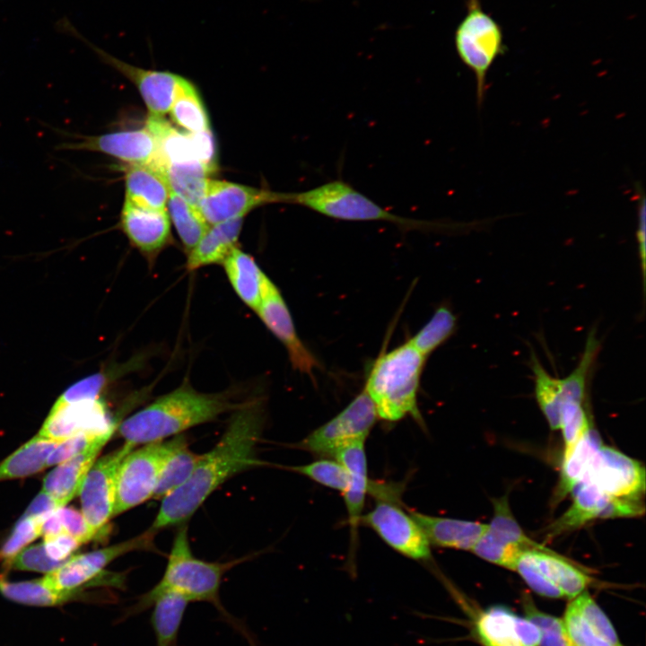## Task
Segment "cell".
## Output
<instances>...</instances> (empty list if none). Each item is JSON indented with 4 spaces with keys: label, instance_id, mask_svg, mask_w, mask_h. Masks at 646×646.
<instances>
[{
    "label": "cell",
    "instance_id": "ffe728a7",
    "mask_svg": "<svg viewBox=\"0 0 646 646\" xmlns=\"http://www.w3.org/2000/svg\"><path fill=\"white\" fill-rule=\"evenodd\" d=\"M574 490L575 494L570 508L548 527V537L581 528L595 519L620 517L619 500L607 495L595 484L581 482Z\"/></svg>",
    "mask_w": 646,
    "mask_h": 646
},
{
    "label": "cell",
    "instance_id": "74e56055",
    "mask_svg": "<svg viewBox=\"0 0 646 646\" xmlns=\"http://www.w3.org/2000/svg\"><path fill=\"white\" fill-rule=\"evenodd\" d=\"M167 212L185 249L190 251L210 226L197 207L170 191Z\"/></svg>",
    "mask_w": 646,
    "mask_h": 646
},
{
    "label": "cell",
    "instance_id": "5bb4252c",
    "mask_svg": "<svg viewBox=\"0 0 646 646\" xmlns=\"http://www.w3.org/2000/svg\"><path fill=\"white\" fill-rule=\"evenodd\" d=\"M117 428V421L100 397L72 401L57 398L38 435L61 441L82 432L101 434Z\"/></svg>",
    "mask_w": 646,
    "mask_h": 646
},
{
    "label": "cell",
    "instance_id": "83f0119b",
    "mask_svg": "<svg viewBox=\"0 0 646 646\" xmlns=\"http://www.w3.org/2000/svg\"><path fill=\"white\" fill-rule=\"evenodd\" d=\"M0 593L3 597L17 604L31 607H58L76 600L90 601L96 596L83 592H58L48 588L40 579L22 581H11L4 574H0Z\"/></svg>",
    "mask_w": 646,
    "mask_h": 646
},
{
    "label": "cell",
    "instance_id": "7402d4cb",
    "mask_svg": "<svg viewBox=\"0 0 646 646\" xmlns=\"http://www.w3.org/2000/svg\"><path fill=\"white\" fill-rule=\"evenodd\" d=\"M423 531L430 545L471 551L487 528V524L428 515L409 511Z\"/></svg>",
    "mask_w": 646,
    "mask_h": 646
},
{
    "label": "cell",
    "instance_id": "d4e9b609",
    "mask_svg": "<svg viewBox=\"0 0 646 646\" xmlns=\"http://www.w3.org/2000/svg\"><path fill=\"white\" fill-rule=\"evenodd\" d=\"M126 200L149 209L167 210L170 189L164 175L149 165L125 169Z\"/></svg>",
    "mask_w": 646,
    "mask_h": 646
},
{
    "label": "cell",
    "instance_id": "8fae6325",
    "mask_svg": "<svg viewBox=\"0 0 646 646\" xmlns=\"http://www.w3.org/2000/svg\"><path fill=\"white\" fill-rule=\"evenodd\" d=\"M378 415L362 390L336 416L320 425L298 446L310 452L330 456L356 441H365Z\"/></svg>",
    "mask_w": 646,
    "mask_h": 646
},
{
    "label": "cell",
    "instance_id": "d6a6232c",
    "mask_svg": "<svg viewBox=\"0 0 646 646\" xmlns=\"http://www.w3.org/2000/svg\"><path fill=\"white\" fill-rule=\"evenodd\" d=\"M172 121L188 133L210 131L207 112L196 87L181 75L170 109Z\"/></svg>",
    "mask_w": 646,
    "mask_h": 646
},
{
    "label": "cell",
    "instance_id": "7bdbcfd3",
    "mask_svg": "<svg viewBox=\"0 0 646 646\" xmlns=\"http://www.w3.org/2000/svg\"><path fill=\"white\" fill-rule=\"evenodd\" d=\"M571 602L597 634L613 646L621 644L612 623L587 590L573 598Z\"/></svg>",
    "mask_w": 646,
    "mask_h": 646
},
{
    "label": "cell",
    "instance_id": "6f0895ef",
    "mask_svg": "<svg viewBox=\"0 0 646 646\" xmlns=\"http://www.w3.org/2000/svg\"><path fill=\"white\" fill-rule=\"evenodd\" d=\"M56 511L41 519L40 536H43V538L65 533Z\"/></svg>",
    "mask_w": 646,
    "mask_h": 646
},
{
    "label": "cell",
    "instance_id": "836d02e7",
    "mask_svg": "<svg viewBox=\"0 0 646 646\" xmlns=\"http://www.w3.org/2000/svg\"><path fill=\"white\" fill-rule=\"evenodd\" d=\"M213 171L201 162H190L168 165L162 173L171 192L197 207Z\"/></svg>",
    "mask_w": 646,
    "mask_h": 646
},
{
    "label": "cell",
    "instance_id": "b9f144b4",
    "mask_svg": "<svg viewBox=\"0 0 646 646\" xmlns=\"http://www.w3.org/2000/svg\"><path fill=\"white\" fill-rule=\"evenodd\" d=\"M523 606L526 617L539 629V646H572L563 619L538 610L528 597Z\"/></svg>",
    "mask_w": 646,
    "mask_h": 646
},
{
    "label": "cell",
    "instance_id": "cb8c5ba5",
    "mask_svg": "<svg viewBox=\"0 0 646 646\" xmlns=\"http://www.w3.org/2000/svg\"><path fill=\"white\" fill-rule=\"evenodd\" d=\"M101 449H92L57 464L43 480L42 490L48 493L59 508L65 506L80 487Z\"/></svg>",
    "mask_w": 646,
    "mask_h": 646
},
{
    "label": "cell",
    "instance_id": "603a6c76",
    "mask_svg": "<svg viewBox=\"0 0 646 646\" xmlns=\"http://www.w3.org/2000/svg\"><path fill=\"white\" fill-rule=\"evenodd\" d=\"M242 224L243 217H240L210 225L196 246L188 252V270L222 264L236 247Z\"/></svg>",
    "mask_w": 646,
    "mask_h": 646
},
{
    "label": "cell",
    "instance_id": "9a60e30c",
    "mask_svg": "<svg viewBox=\"0 0 646 646\" xmlns=\"http://www.w3.org/2000/svg\"><path fill=\"white\" fill-rule=\"evenodd\" d=\"M585 481L612 498L641 501L645 492V469L636 459L602 444L581 482Z\"/></svg>",
    "mask_w": 646,
    "mask_h": 646
},
{
    "label": "cell",
    "instance_id": "7dc6e473",
    "mask_svg": "<svg viewBox=\"0 0 646 646\" xmlns=\"http://www.w3.org/2000/svg\"><path fill=\"white\" fill-rule=\"evenodd\" d=\"M41 519L22 516L11 535L0 547V560L4 562V565L40 536Z\"/></svg>",
    "mask_w": 646,
    "mask_h": 646
},
{
    "label": "cell",
    "instance_id": "f35d334b",
    "mask_svg": "<svg viewBox=\"0 0 646 646\" xmlns=\"http://www.w3.org/2000/svg\"><path fill=\"white\" fill-rule=\"evenodd\" d=\"M456 326L457 319L451 310L441 306L408 342L427 358L453 335Z\"/></svg>",
    "mask_w": 646,
    "mask_h": 646
},
{
    "label": "cell",
    "instance_id": "8d00e7d4",
    "mask_svg": "<svg viewBox=\"0 0 646 646\" xmlns=\"http://www.w3.org/2000/svg\"><path fill=\"white\" fill-rule=\"evenodd\" d=\"M530 368L534 374L535 396L538 406L550 428L558 430L563 405L560 379L548 373L533 352L530 356Z\"/></svg>",
    "mask_w": 646,
    "mask_h": 646
},
{
    "label": "cell",
    "instance_id": "52a82bcc",
    "mask_svg": "<svg viewBox=\"0 0 646 646\" xmlns=\"http://www.w3.org/2000/svg\"><path fill=\"white\" fill-rule=\"evenodd\" d=\"M156 532L147 529L131 539L92 552L72 555L62 566L46 574L42 581L58 592H83L86 587L112 586L123 588L121 574L105 572L116 558L133 551L150 550Z\"/></svg>",
    "mask_w": 646,
    "mask_h": 646
},
{
    "label": "cell",
    "instance_id": "ba28073f",
    "mask_svg": "<svg viewBox=\"0 0 646 646\" xmlns=\"http://www.w3.org/2000/svg\"><path fill=\"white\" fill-rule=\"evenodd\" d=\"M454 43L458 57L475 74L476 101L481 106L487 73L505 50L502 29L484 10L481 0H467V12L455 31Z\"/></svg>",
    "mask_w": 646,
    "mask_h": 646
},
{
    "label": "cell",
    "instance_id": "4dcf8cb0",
    "mask_svg": "<svg viewBox=\"0 0 646 646\" xmlns=\"http://www.w3.org/2000/svg\"><path fill=\"white\" fill-rule=\"evenodd\" d=\"M516 614L504 606H493L474 620V634L483 646H521L515 630Z\"/></svg>",
    "mask_w": 646,
    "mask_h": 646
},
{
    "label": "cell",
    "instance_id": "2e32d148",
    "mask_svg": "<svg viewBox=\"0 0 646 646\" xmlns=\"http://www.w3.org/2000/svg\"><path fill=\"white\" fill-rule=\"evenodd\" d=\"M145 127L156 140L158 160L155 169L162 173L168 165L190 162H201L214 170L215 147L210 131L183 133L163 117L153 116H149Z\"/></svg>",
    "mask_w": 646,
    "mask_h": 646
},
{
    "label": "cell",
    "instance_id": "ee69618b",
    "mask_svg": "<svg viewBox=\"0 0 646 646\" xmlns=\"http://www.w3.org/2000/svg\"><path fill=\"white\" fill-rule=\"evenodd\" d=\"M589 422L582 403L564 401L561 409L560 429L564 441L563 459L589 429Z\"/></svg>",
    "mask_w": 646,
    "mask_h": 646
},
{
    "label": "cell",
    "instance_id": "f5cc1de1",
    "mask_svg": "<svg viewBox=\"0 0 646 646\" xmlns=\"http://www.w3.org/2000/svg\"><path fill=\"white\" fill-rule=\"evenodd\" d=\"M43 544L48 555L58 562L67 561L72 556V553L82 545L77 539L66 533L44 537Z\"/></svg>",
    "mask_w": 646,
    "mask_h": 646
},
{
    "label": "cell",
    "instance_id": "c3c4849f",
    "mask_svg": "<svg viewBox=\"0 0 646 646\" xmlns=\"http://www.w3.org/2000/svg\"><path fill=\"white\" fill-rule=\"evenodd\" d=\"M65 562H58L51 559L48 555L44 544L42 543L23 548L4 566L7 569L48 574L62 566Z\"/></svg>",
    "mask_w": 646,
    "mask_h": 646
},
{
    "label": "cell",
    "instance_id": "9f6ffc18",
    "mask_svg": "<svg viewBox=\"0 0 646 646\" xmlns=\"http://www.w3.org/2000/svg\"><path fill=\"white\" fill-rule=\"evenodd\" d=\"M638 198V227L636 232V239L638 244L639 258L641 263L642 275V285L643 291L645 286V197L643 192L640 193Z\"/></svg>",
    "mask_w": 646,
    "mask_h": 646
},
{
    "label": "cell",
    "instance_id": "3957f363",
    "mask_svg": "<svg viewBox=\"0 0 646 646\" xmlns=\"http://www.w3.org/2000/svg\"><path fill=\"white\" fill-rule=\"evenodd\" d=\"M249 557L225 563L206 562L196 558L193 555L190 548L188 526L183 523L174 536L162 579L125 611L123 618L139 615L150 608L159 596L165 592L174 591L185 596L190 602L204 601L212 604L233 627L242 633L253 644V641L243 625L239 624L238 620L223 607L219 594L224 573Z\"/></svg>",
    "mask_w": 646,
    "mask_h": 646
},
{
    "label": "cell",
    "instance_id": "60d3db41",
    "mask_svg": "<svg viewBox=\"0 0 646 646\" xmlns=\"http://www.w3.org/2000/svg\"><path fill=\"white\" fill-rule=\"evenodd\" d=\"M288 468L323 486L339 491L342 493L347 486V470L337 459H319L305 465L289 467Z\"/></svg>",
    "mask_w": 646,
    "mask_h": 646
},
{
    "label": "cell",
    "instance_id": "7c38bea8",
    "mask_svg": "<svg viewBox=\"0 0 646 646\" xmlns=\"http://www.w3.org/2000/svg\"><path fill=\"white\" fill-rule=\"evenodd\" d=\"M135 447L128 443L103 456L92 464L79 495L82 513L93 535L104 532L114 517L116 476L122 459Z\"/></svg>",
    "mask_w": 646,
    "mask_h": 646
},
{
    "label": "cell",
    "instance_id": "44dd1931",
    "mask_svg": "<svg viewBox=\"0 0 646 646\" xmlns=\"http://www.w3.org/2000/svg\"><path fill=\"white\" fill-rule=\"evenodd\" d=\"M335 457L345 466L348 473V483L343 494L354 546L357 539V529L361 523L366 494L369 493L371 482L368 478L364 441H356L342 448Z\"/></svg>",
    "mask_w": 646,
    "mask_h": 646
},
{
    "label": "cell",
    "instance_id": "ab89813d",
    "mask_svg": "<svg viewBox=\"0 0 646 646\" xmlns=\"http://www.w3.org/2000/svg\"><path fill=\"white\" fill-rule=\"evenodd\" d=\"M600 348L596 330L588 334L581 360L575 369L564 379H560L563 402L582 403L586 394L589 375Z\"/></svg>",
    "mask_w": 646,
    "mask_h": 646
},
{
    "label": "cell",
    "instance_id": "7a4b0ae2",
    "mask_svg": "<svg viewBox=\"0 0 646 646\" xmlns=\"http://www.w3.org/2000/svg\"><path fill=\"white\" fill-rule=\"evenodd\" d=\"M240 404L228 395L207 394L184 381L121 422L117 430L133 446L162 441L234 411Z\"/></svg>",
    "mask_w": 646,
    "mask_h": 646
},
{
    "label": "cell",
    "instance_id": "4316f807",
    "mask_svg": "<svg viewBox=\"0 0 646 646\" xmlns=\"http://www.w3.org/2000/svg\"><path fill=\"white\" fill-rule=\"evenodd\" d=\"M524 554L537 569L560 589L564 598L572 599L592 583L589 575L574 565L573 562L555 552L528 550L524 551Z\"/></svg>",
    "mask_w": 646,
    "mask_h": 646
},
{
    "label": "cell",
    "instance_id": "e0dca14e",
    "mask_svg": "<svg viewBox=\"0 0 646 646\" xmlns=\"http://www.w3.org/2000/svg\"><path fill=\"white\" fill-rule=\"evenodd\" d=\"M256 312L284 346L293 369L312 377L315 369L319 367L318 361L300 339L285 301L268 276Z\"/></svg>",
    "mask_w": 646,
    "mask_h": 646
},
{
    "label": "cell",
    "instance_id": "6da1fadb",
    "mask_svg": "<svg viewBox=\"0 0 646 646\" xmlns=\"http://www.w3.org/2000/svg\"><path fill=\"white\" fill-rule=\"evenodd\" d=\"M263 403L259 399L241 403L232 413L219 441L202 454L190 477L161 501L158 513L149 528L158 532L181 525L225 481L255 467L265 465L257 456V445L264 426Z\"/></svg>",
    "mask_w": 646,
    "mask_h": 646
},
{
    "label": "cell",
    "instance_id": "4fadbf2b",
    "mask_svg": "<svg viewBox=\"0 0 646 646\" xmlns=\"http://www.w3.org/2000/svg\"><path fill=\"white\" fill-rule=\"evenodd\" d=\"M291 193H279L226 180L208 179L197 209L209 225L244 217L251 210L274 203L290 204Z\"/></svg>",
    "mask_w": 646,
    "mask_h": 646
},
{
    "label": "cell",
    "instance_id": "f6af8a7d",
    "mask_svg": "<svg viewBox=\"0 0 646 646\" xmlns=\"http://www.w3.org/2000/svg\"><path fill=\"white\" fill-rule=\"evenodd\" d=\"M113 432L93 434L82 432L57 443L47 460V467L57 465L92 449H102Z\"/></svg>",
    "mask_w": 646,
    "mask_h": 646
},
{
    "label": "cell",
    "instance_id": "bcb514c9",
    "mask_svg": "<svg viewBox=\"0 0 646 646\" xmlns=\"http://www.w3.org/2000/svg\"><path fill=\"white\" fill-rule=\"evenodd\" d=\"M471 551L485 561L512 571L517 559L524 552L516 546L496 539L486 529Z\"/></svg>",
    "mask_w": 646,
    "mask_h": 646
},
{
    "label": "cell",
    "instance_id": "277c9868",
    "mask_svg": "<svg viewBox=\"0 0 646 646\" xmlns=\"http://www.w3.org/2000/svg\"><path fill=\"white\" fill-rule=\"evenodd\" d=\"M425 360L407 341L374 361L363 390L371 398L378 418L397 422L411 415L422 421L417 394Z\"/></svg>",
    "mask_w": 646,
    "mask_h": 646
},
{
    "label": "cell",
    "instance_id": "681fc988",
    "mask_svg": "<svg viewBox=\"0 0 646 646\" xmlns=\"http://www.w3.org/2000/svg\"><path fill=\"white\" fill-rule=\"evenodd\" d=\"M563 621L572 646H613L589 627L572 602Z\"/></svg>",
    "mask_w": 646,
    "mask_h": 646
},
{
    "label": "cell",
    "instance_id": "30bf717a",
    "mask_svg": "<svg viewBox=\"0 0 646 646\" xmlns=\"http://www.w3.org/2000/svg\"><path fill=\"white\" fill-rule=\"evenodd\" d=\"M54 29L86 45L104 64L133 83L141 94L150 116L163 117L169 113L180 74L170 71L142 68L114 57L89 40L67 16L57 19L54 23Z\"/></svg>",
    "mask_w": 646,
    "mask_h": 646
},
{
    "label": "cell",
    "instance_id": "484cf974",
    "mask_svg": "<svg viewBox=\"0 0 646 646\" xmlns=\"http://www.w3.org/2000/svg\"><path fill=\"white\" fill-rule=\"evenodd\" d=\"M229 282L239 298L251 310H257L267 275L253 257L237 246L222 263Z\"/></svg>",
    "mask_w": 646,
    "mask_h": 646
},
{
    "label": "cell",
    "instance_id": "8992f818",
    "mask_svg": "<svg viewBox=\"0 0 646 646\" xmlns=\"http://www.w3.org/2000/svg\"><path fill=\"white\" fill-rule=\"evenodd\" d=\"M371 484L370 493L375 497V505L362 514L361 522L402 555L412 560L429 561L431 545L409 511L402 508L400 488L377 482Z\"/></svg>",
    "mask_w": 646,
    "mask_h": 646
},
{
    "label": "cell",
    "instance_id": "680465c9",
    "mask_svg": "<svg viewBox=\"0 0 646 646\" xmlns=\"http://www.w3.org/2000/svg\"><path fill=\"white\" fill-rule=\"evenodd\" d=\"M619 646H623V645H622V644H620Z\"/></svg>",
    "mask_w": 646,
    "mask_h": 646
},
{
    "label": "cell",
    "instance_id": "f1b7e54d",
    "mask_svg": "<svg viewBox=\"0 0 646 646\" xmlns=\"http://www.w3.org/2000/svg\"><path fill=\"white\" fill-rule=\"evenodd\" d=\"M58 442L37 434L0 463V481L22 478L42 471Z\"/></svg>",
    "mask_w": 646,
    "mask_h": 646
},
{
    "label": "cell",
    "instance_id": "816d5d0a",
    "mask_svg": "<svg viewBox=\"0 0 646 646\" xmlns=\"http://www.w3.org/2000/svg\"><path fill=\"white\" fill-rule=\"evenodd\" d=\"M65 533L77 539L81 544L87 543L95 536L90 529L82 511L72 507H61L57 510Z\"/></svg>",
    "mask_w": 646,
    "mask_h": 646
},
{
    "label": "cell",
    "instance_id": "1f68e13d",
    "mask_svg": "<svg viewBox=\"0 0 646 646\" xmlns=\"http://www.w3.org/2000/svg\"><path fill=\"white\" fill-rule=\"evenodd\" d=\"M602 445L598 434L589 427L584 436L577 442L571 454L563 459L559 484L555 500L560 501L585 477L589 467L597 450Z\"/></svg>",
    "mask_w": 646,
    "mask_h": 646
},
{
    "label": "cell",
    "instance_id": "9c48e42d",
    "mask_svg": "<svg viewBox=\"0 0 646 646\" xmlns=\"http://www.w3.org/2000/svg\"><path fill=\"white\" fill-rule=\"evenodd\" d=\"M185 439L178 434L168 441L145 443L122 459L116 476L114 517L153 498L166 459Z\"/></svg>",
    "mask_w": 646,
    "mask_h": 646
},
{
    "label": "cell",
    "instance_id": "f907efd6",
    "mask_svg": "<svg viewBox=\"0 0 646 646\" xmlns=\"http://www.w3.org/2000/svg\"><path fill=\"white\" fill-rule=\"evenodd\" d=\"M513 571L517 572L537 594L550 598H564L560 589L537 569L524 552L517 559Z\"/></svg>",
    "mask_w": 646,
    "mask_h": 646
},
{
    "label": "cell",
    "instance_id": "e575fe53",
    "mask_svg": "<svg viewBox=\"0 0 646 646\" xmlns=\"http://www.w3.org/2000/svg\"><path fill=\"white\" fill-rule=\"evenodd\" d=\"M493 516L486 531L496 539L513 545L523 551L538 550L548 553L554 551L540 545L528 537L511 513L507 495L493 500Z\"/></svg>",
    "mask_w": 646,
    "mask_h": 646
},
{
    "label": "cell",
    "instance_id": "5b68a950",
    "mask_svg": "<svg viewBox=\"0 0 646 646\" xmlns=\"http://www.w3.org/2000/svg\"><path fill=\"white\" fill-rule=\"evenodd\" d=\"M290 204L304 206L336 220L387 222L404 231H432L452 226L395 214L341 179L331 180L305 191L291 193Z\"/></svg>",
    "mask_w": 646,
    "mask_h": 646
},
{
    "label": "cell",
    "instance_id": "d590c367",
    "mask_svg": "<svg viewBox=\"0 0 646 646\" xmlns=\"http://www.w3.org/2000/svg\"><path fill=\"white\" fill-rule=\"evenodd\" d=\"M200 456L189 450L187 439L183 440L166 459L160 472L153 499L162 500L182 485L190 477Z\"/></svg>",
    "mask_w": 646,
    "mask_h": 646
},
{
    "label": "cell",
    "instance_id": "ac0fdd59",
    "mask_svg": "<svg viewBox=\"0 0 646 646\" xmlns=\"http://www.w3.org/2000/svg\"><path fill=\"white\" fill-rule=\"evenodd\" d=\"M59 148L101 153L128 165H149L155 168L158 160L156 140L146 127L98 135H77L72 141L62 143Z\"/></svg>",
    "mask_w": 646,
    "mask_h": 646
},
{
    "label": "cell",
    "instance_id": "db71d44e",
    "mask_svg": "<svg viewBox=\"0 0 646 646\" xmlns=\"http://www.w3.org/2000/svg\"><path fill=\"white\" fill-rule=\"evenodd\" d=\"M515 630L521 646H539V629L529 619L516 615Z\"/></svg>",
    "mask_w": 646,
    "mask_h": 646
},
{
    "label": "cell",
    "instance_id": "11a10c76",
    "mask_svg": "<svg viewBox=\"0 0 646 646\" xmlns=\"http://www.w3.org/2000/svg\"><path fill=\"white\" fill-rule=\"evenodd\" d=\"M59 506L56 501L46 492L41 490L31 502L22 516L33 518H44L55 512Z\"/></svg>",
    "mask_w": 646,
    "mask_h": 646
},
{
    "label": "cell",
    "instance_id": "f546056e",
    "mask_svg": "<svg viewBox=\"0 0 646 646\" xmlns=\"http://www.w3.org/2000/svg\"><path fill=\"white\" fill-rule=\"evenodd\" d=\"M189 603L185 596L174 591L165 592L154 600L151 624L156 646H177L179 628Z\"/></svg>",
    "mask_w": 646,
    "mask_h": 646
},
{
    "label": "cell",
    "instance_id": "d6986e66",
    "mask_svg": "<svg viewBox=\"0 0 646 646\" xmlns=\"http://www.w3.org/2000/svg\"><path fill=\"white\" fill-rule=\"evenodd\" d=\"M119 223L129 242L149 259L171 242L167 210L140 207L125 199Z\"/></svg>",
    "mask_w": 646,
    "mask_h": 646
}]
</instances>
